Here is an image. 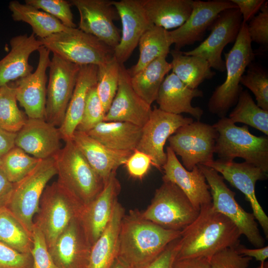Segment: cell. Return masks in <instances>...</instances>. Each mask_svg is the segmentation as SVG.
<instances>
[{
  "mask_svg": "<svg viewBox=\"0 0 268 268\" xmlns=\"http://www.w3.org/2000/svg\"><path fill=\"white\" fill-rule=\"evenodd\" d=\"M49 67L45 120L59 127L65 118L80 66L53 54Z\"/></svg>",
  "mask_w": 268,
  "mask_h": 268,
  "instance_id": "7c38bea8",
  "label": "cell"
},
{
  "mask_svg": "<svg viewBox=\"0 0 268 268\" xmlns=\"http://www.w3.org/2000/svg\"><path fill=\"white\" fill-rule=\"evenodd\" d=\"M1 158L0 157V167L1 166Z\"/></svg>",
  "mask_w": 268,
  "mask_h": 268,
  "instance_id": "680465c9",
  "label": "cell"
},
{
  "mask_svg": "<svg viewBox=\"0 0 268 268\" xmlns=\"http://www.w3.org/2000/svg\"><path fill=\"white\" fill-rule=\"evenodd\" d=\"M203 95L201 90L188 87L171 72L163 81L155 101L158 108L163 111L176 115L188 113L200 121L203 111L199 107L193 106L192 101Z\"/></svg>",
  "mask_w": 268,
  "mask_h": 268,
  "instance_id": "484cf974",
  "label": "cell"
},
{
  "mask_svg": "<svg viewBox=\"0 0 268 268\" xmlns=\"http://www.w3.org/2000/svg\"><path fill=\"white\" fill-rule=\"evenodd\" d=\"M111 268H129L117 258L113 263Z\"/></svg>",
  "mask_w": 268,
  "mask_h": 268,
  "instance_id": "9f6ffc18",
  "label": "cell"
},
{
  "mask_svg": "<svg viewBox=\"0 0 268 268\" xmlns=\"http://www.w3.org/2000/svg\"><path fill=\"white\" fill-rule=\"evenodd\" d=\"M0 242L25 254L32 246V234L6 206L0 208Z\"/></svg>",
  "mask_w": 268,
  "mask_h": 268,
  "instance_id": "d590c367",
  "label": "cell"
},
{
  "mask_svg": "<svg viewBox=\"0 0 268 268\" xmlns=\"http://www.w3.org/2000/svg\"><path fill=\"white\" fill-rule=\"evenodd\" d=\"M38 51L39 61L35 71L16 80L14 87L17 100L28 118L45 120L46 71L51 62L50 51L44 46Z\"/></svg>",
  "mask_w": 268,
  "mask_h": 268,
  "instance_id": "ac0fdd59",
  "label": "cell"
},
{
  "mask_svg": "<svg viewBox=\"0 0 268 268\" xmlns=\"http://www.w3.org/2000/svg\"><path fill=\"white\" fill-rule=\"evenodd\" d=\"M97 66H80L65 118L59 127L62 138L65 141L71 139L73 133L81 120L88 92L97 84Z\"/></svg>",
  "mask_w": 268,
  "mask_h": 268,
  "instance_id": "83f0119b",
  "label": "cell"
},
{
  "mask_svg": "<svg viewBox=\"0 0 268 268\" xmlns=\"http://www.w3.org/2000/svg\"><path fill=\"white\" fill-rule=\"evenodd\" d=\"M261 11L247 23V30L252 42L266 46L268 43V6L265 1Z\"/></svg>",
  "mask_w": 268,
  "mask_h": 268,
  "instance_id": "bcb514c9",
  "label": "cell"
},
{
  "mask_svg": "<svg viewBox=\"0 0 268 268\" xmlns=\"http://www.w3.org/2000/svg\"><path fill=\"white\" fill-rule=\"evenodd\" d=\"M181 231L164 228L131 211L121 221L117 258L129 268H139L157 257Z\"/></svg>",
  "mask_w": 268,
  "mask_h": 268,
  "instance_id": "7a4b0ae2",
  "label": "cell"
},
{
  "mask_svg": "<svg viewBox=\"0 0 268 268\" xmlns=\"http://www.w3.org/2000/svg\"><path fill=\"white\" fill-rule=\"evenodd\" d=\"M166 161L162 167L163 181L176 185L198 211L202 206L211 203L209 186L199 167L196 165L192 170H187L169 146L166 147Z\"/></svg>",
  "mask_w": 268,
  "mask_h": 268,
  "instance_id": "44dd1931",
  "label": "cell"
},
{
  "mask_svg": "<svg viewBox=\"0 0 268 268\" xmlns=\"http://www.w3.org/2000/svg\"><path fill=\"white\" fill-rule=\"evenodd\" d=\"M247 73L240 80V84L249 89L255 95L257 105L268 111V75L259 66L249 65Z\"/></svg>",
  "mask_w": 268,
  "mask_h": 268,
  "instance_id": "60d3db41",
  "label": "cell"
},
{
  "mask_svg": "<svg viewBox=\"0 0 268 268\" xmlns=\"http://www.w3.org/2000/svg\"><path fill=\"white\" fill-rule=\"evenodd\" d=\"M120 65L113 57L107 63L97 67V92L105 114L117 91Z\"/></svg>",
  "mask_w": 268,
  "mask_h": 268,
  "instance_id": "ab89813d",
  "label": "cell"
},
{
  "mask_svg": "<svg viewBox=\"0 0 268 268\" xmlns=\"http://www.w3.org/2000/svg\"><path fill=\"white\" fill-rule=\"evenodd\" d=\"M237 8L230 0H193L191 13L187 20L179 27L169 31V37L175 49L201 41L206 30L210 27L219 14L229 8Z\"/></svg>",
  "mask_w": 268,
  "mask_h": 268,
  "instance_id": "e0dca14e",
  "label": "cell"
},
{
  "mask_svg": "<svg viewBox=\"0 0 268 268\" xmlns=\"http://www.w3.org/2000/svg\"><path fill=\"white\" fill-rule=\"evenodd\" d=\"M224 57L226 79L216 87L208 103L209 111L220 118L225 117L230 108L236 104L242 91L241 79L255 58L247 23L242 22L233 47Z\"/></svg>",
  "mask_w": 268,
  "mask_h": 268,
  "instance_id": "3957f363",
  "label": "cell"
},
{
  "mask_svg": "<svg viewBox=\"0 0 268 268\" xmlns=\"http://www.w3.org/2000/svg\"><path fill=\"white\" fill-rule=\"evenodd\" d=\"M121 20L122 31L120 41L114 49V57L124 64L138 44L143 34L153 25L149 21L142 0L113 1Z\"/></svg>",
  "mask_w": 268,
  "mask_h": 268,
  "instance_id": "d6986e66",
  "label": "cell"
},
{
  "mask_svg": "<svg viewBox=\"0 0 268 268\" xmlns=\"http://www.w3.org/2000/svg\"><path fill=\"white\" fill-rule=\"evenodd\" d=\"M8 8L13 20L29 24L33 33L39 39H44L56 33L67 32L72 28L66 27L50 14L26 3L12 0L9 2Z\"/></svg>",
  "mask_w": 268,
  "mask_h": 268,
  "instance_id": "1f68e13d",
  "label": "cell"
},
{
  "mask_svg": "<svg viewBox=\"0 0 268 268\" xmlns=\"http://www.w3.org/2000/svg\"><path fill=\"white\" fill-rule=\"evenodd\" d=\"M0 168L14 184L28 175L41 160L15 146L1 158Z\"/></svg>",
  "mask_w": 268,
  "mask_h": 268,
  "instance_id": "f35d334b",
  "label": "cell"
},
{
  "mask_svg": "<svg viewBox=\"0 0 268 268\" xmlns=\"http://www.w3.org/2000/svg\"><path fill=\"white\" fill-rule=\"evenodd\" d=\"M228 118L235 124H244L268 135V111L259 107L247 90L241 91Z\"/></svg>",
  "mask_w": 268,
  "mask_h": 268,
  "instance_id": "8d00e7d4",
  "label": "cell"
},
{
  "mask_svg": "<svg viewBox=\"0 0 268 268\" xmlns=\"http://www.w3.org/2000/svg\"><path fill=\"white\" fill-rule=\"evenodd\" d=\"M32 246L30 254L33 268H60L51 255L45 237L34 224L32 232Z\"/></svg>",
  "mask_w": 268,
  "mask_h": 268,
  "instance_id": "ee69618b",
  "label": "cell"
},
{
  "mask_svg": "<svg viewBox=\"0 0 268 268\" xmlns=\"http://www.w3.org/2000/svg\"><path fill=\"white\" fill-rule=\"evenodd\" d=\"M54 158L58 182L85 207L99 195L105 183L71 139L65 141Z\"/></svg>",
  "mask_w": 268,
  "mask_h": 268,
  "instance_id": "277c9868",
  "label": "cell"
},
{
  "mask_svg": "<svg viewBox=\"0 0 268 268\" xmlns=\"http://www.w3.org/2000/svg\"><path fill=\"white\" fill-rule=\"evenodd\" d=\"M53 54L79 66L102 65L114 57V49L94 36L78 28L39 39Z\"/></svg>",
  "mask_w": 268,
  "mask_h": 268,
  "instance_id": "ba28073f",
  "label": "cell"
},
{
  "mask_svg": "<svg viewBox=\"0 0 268 268\" xmlns=\"http://www.w3.org/2000/svg\"><path fill=\"white\" fill-rule=\"evenodd\" d=\"M0 268H33L31 255L19 252L0 242Z\"/></svg>",
  "mask_w": 268,
  "mask_h": 268,
  "instance_id": "7dc6e473",
  "label": "cell"
},
{
  "mask_svg": "<svg viewBox=\"0 0 268 268\" xmlns=\"http://www.w3.org/2000/svg\"><path fill=\"white\" fill-rule=\"evenodd\" d=\"M201 169L209 186L212 205L216 211L229 218L249 242L256 248L264 247L265 240L253 213L245 211L236 201L235 193L226 185L222 176L216 170L202 164Z\"/></svg>",
  "mask_w": 268,
  "mask_h": 268,
  "instance_id": "30bf717a",
  "label": "cell"
},
{
  "mask_svg": "<svg viewBox=\"0 0 268 268\" xmlns=\"http://www.w3.org/2000/svg\"><path fill=\"white\" fill-rule=\"evenodd\" d=\"M25 2L53 16L67 27H76L70 1L66 0H25Z\"/></svg>",
  "mask_w": 268,
  "mask_h": 268,
  "instance_id": "7bdbcfd3",
  "label": "cell"
},
{
  "mask_svg": "<svg viewBox=\"0 0 268 268\" xmlns=\"http://www.w3.org/2000/svg\"><path fill=\"white\" fill-rule=\"evenodd\" d=\"M151 110V105L134 90L127 69L120 64L117 91L104 121L125 122L142 127Z\"/></svg>",
  "mask_w": 268,
  "mask_h": 268,
  "instance_id": "ffe728a7",
  "label": "cell"
},
{
  "mask_svg": "<svg viewBox=\"0 0 268 268\" xmlns=\"http://www.w3.org/2000/svg\"><path fill=\"white\" fill-rule=\"evenodd\" d=\"M237 250L240 254L243 256L254 258L257 261H260L261 267H264L265 262L268 258V246L256 249H249L239 245Z\"/></svg>",
  "mask_w": 268,
  "mask_h": 268,
  "instance_id": "f5cc1de1",
  "label": "cell"
},
{
  "mask_svg": "<svg viewBox=\"0 0 268 268\" xmlns=\"http://www.w3.org/2000/svg\"><path fill=\"white\" fill-rule=\"evenodd\" d=\"M251 260L240 254L237 248H228L215 254L209 263L210 268H247Z\"/></svg>",
  "mask_w": 268,
  "mask_h": 268,
  "instance_id": "f6af8a7d",
  "label": "cell"
},
{
  "mask_svg": "<svg viewBox=\"0 0 268 268\" xmlns=\"http://www.w3.org/2000/svg\"><path fill=\"white\" fill-rule=\"evenodd\" d=\"M13 184L0 168V208L6 206L11 196Z\"/></svg>",
  "mask_w": 268,
  "mask_h": 268,
  "instance_id": "816d5d0a",
  "label": "cell"
},
{
  "mask_svg": "<svg viewBox=\"0 0 268 268\" xmlns=\"http://www.w3.org/2000/svg\"><path fill=\"white\" fill-rule=\"evenodd\" d=\"M10 45V51L0 60V87L31 73L33 68L29 64V57L43 46L33 33L12 37Z\"/></svg>",
  "mask_w": 268,
  "mask_h": 268,
  "instance_id": "4316f807",
  "label": "cell"
},
{
  "mask_svg": "<svg viewBox=\"0 0 268 268\" xmlns=\"http://www.w3.org/2000/svg\"><path fill=\"white\" fill-rule=\"evenodd\" d=\"M172 268H210V267L208 260L197 258L175 260Z\"/></svg>",
  "mask_w": 268,
  "mask_h": 268,
  "instance_id": "11a10c76",
  "label": "cell"
},
{
  "mask_svg": "<svg viewBox=\"0 0 268 268\" xmlns=\"http://www.w3.org/2000/svg\"><path fill=\"white\" fill-rule=\"evenodd\" d=\"M56 175L53 156L41 160L28 175L13 184L6 207L31 234L33 218L38 211L43 192L49 181Z\"/></svg>",
  "mask_w": 268,
  "mask_h": 268,
  "instance_id": "9c48e42d",
  "label": "cell"
},
{
  "mask_svg": "<svg viewBox=\"0 0 268 268\" xmlns=\"http://www.w3.org/2000/svg\"><path fill=\"white\" fill-rule=\"evenodd\" d=\"M241 234L227 217L216 211L212 203L202 206L196 219L181 231L175 260L203 258L208 261L228 248H237Z\"/></svg>",
  "mask_w": 268,
  "mask_h": 268,
  "instance_id": "6da1fadb",
  "label": "cell"
},
{
  "mask_svg": "<svg viewBox=\"0 0 268 268\" xmlns=\"http://www.w3.org/2000/svg\"><path fill=\"white\" fill-rule=\"evenodd\" d=\"M202 165L216 170L224 179L245 195L252 207V213L268 238V217L259 202L255 192L256 182L266 180L268 173L246 162H225L217 159Z\"/></svg>",
  "mask_w": 268,
  "mask_h": 268,
  "instance_id": "9a60e30c",
  "label": "cell"
},
{
  "mask_svg": "<svg viewBox=\"0 0 268 268\" xmlns=\"http://www.w3.org/2000/svg\"><path fill=\"white\" fill-rule=\"evenodd\" d=\"M142 127L125 122L103 121L87 134L106 146L119 151L136 149Z\"/></svg>",
  "mask_w": 268,
  "mask_h": 268,
  "instance_id": "f546056e",
  "label": "cell"
},
{
  "mask_svg": "<svg viewBox=\"0 0 268 268\" xmlns=\"http://www.w3.org/2000/svg\"><path fill=\"white\" fill-rule=\"evenodd\" d=\"M16 133L8 132L0 127V157L15 146Z\"/></svg>",
  "mask_w": 268,
  "mask_h": 268,
  "instance_id": "db71d44e",
  "label": "cell"
},
{
  "mask_svg": "<svg viewBox=\"0 0 268 268\" xmlns=\"http://www.w3.org/2000/svg\"><path fill=\"white\" fill-rule=\"evenodd\" d=\"M150 22L166 30L181 26L189 17L192 0H142Z\"/></svg>",
  "mask_w": 268,
  "mask_h": 268,
  "instance_id": "4dcf8cb0",
  "label": "cell"
},
{
  "mask_svg": "<svg viewBox=\"0 0 268 268\" xmlns=\"http://www.w3.org/2000/svg\"><path fill=\"white\" fill-rule=\"evenodd\" d=\"M17 101L14 86L8 83L0 87V127L14 133L22 128L27 120Z\"/></svg>",
  "mask_w": 268,
  "mask_h": 268,
  "instance_id": "74e56055",
  "label": "cell"
},
{
  "mask_svg": "<svg viewBox=\"0 0 268 268\" xmlns=\"http://www.w3.org/2000/svg\"><path fill=\"white\" fill-rule=\"evenodd\" d=\"M218 135L213 125L197 121L179 128L168 141L176 156L181 157L183 166L191 171L214 160Z\"/></svg>",
  "mask_w": 268,
  "mask_h": 268,
  "instance_id": "8fae6325",
  "label": "cell"
},
{
  "mask_svg": "<svg viewBox=\"0 0 268 268\" xmlns=\"http://www.w3.org/2000/svg\"><path fill=\"white\" fill-rule=\"evenodd\" d=\"M236 5L242 17V22H249L261 9L265 0H230Z\"/></svg>",
  "mask_w": 268,
  "mask_h": 268,
  "instance_id": "f907efd6",
  "label": "cell"
},
{
  "mask_svg": "<svg viewBox=\"0 0 268 268\" xmlns=\"http://www.w3.org/2000/svg\"><path fill=\"white\" fill-rule=\"evenodd\" d=\"M105 114L97 94L96 84L88 92L83 115L75 131L87 133L104 121Z\"/></svg>",
  "mask_w": 268,
  "mask_h": 268,
  "instance_id": "b9f144b4",
  "label": "cell"
},
{
  "mask_svg": "<svg viewBox=\"0 0 268 268\" xmlns=\"http://www.w3.org/2000/svg\"><path fill=\"white\" fill-rule=\"evenodd\" d=\"M257 268H268V263H265L263 267L259 266Z\"/></svg>",
  "mask_w": 268,
  "mask_h": 268,
  "instance_id": "6f0895ef",
  "label": "cell"
},
{
  "mask_svg": "<svg viewBox=\"0 0 268 268\" xmlns=\"http://www.w3.org/2000/svg\"><path fill=\"white\" fill-rule=\"evenodd\" d=\"M71 140L95 172L106 183L112 173L124 165L134 151L109 148L87 133L75 131Z\"/></svg>",
  "mask_w": 268,
  "mask_h": 268,
  "instance_id": "d4e9b609",
  "label": "cell"
},
{
  "mask_svg": "<svg viewBox=\"0 0 268 268\" xmlns=\"http://www.w3.org/2000/svg\"><path fill=\"white\" fill-rule=\"evenodd\" d=\"M172 71L187 86L197 89L205 80L212 78L215 72L208 62L200 57L185 55L182 51L173 49Z\"/></svg>",
  "mask_w": 268,
  "mask_h": 268,
  "instance_id": "836d02e7",
  "label": "cell"
},
{
  "mask_svg": "<svg viewBox=\"0 0 268 268\" xmlns=\"http://www.w3.org/2000/svg\"><path fill=\"white\" fill-rule=\"evenodd\" d=\"M120 190L121 185L114 172L105 183L101 193L85 206L80 214L79 220L91 246L109 223Z\"/></svg>",
  "mask_w": 268,
  "mask_h": 268,
  "instance_id": "603a6c76",
  "label": "cell"
},
{
  "mask_svg": "<svg viewBox=\"0 0 268 268\" xmlns=\"http://www.w3.org/2000/svg\"><path fill=\"white\" fill-rule=\"evenodd\" d=\"M213 126L218 134L214 150L218 159L232 162L241 158L268 173V136H256L249 132L248 126L238 127L226 116Z\"/></svg>",
  "mask_w": 268,
  "mask_h": 268,
  "instance_id": "5b68a950",
  "label": "cell"
},
{
  "mask_svg": "<svg viewBox=\"0 0 268 268\" xmlns=\"http://www.w3.org/2000/svg\"><path fill=\"white\" fill-rule=\"evenodd\" d=\"M124 165L130 176L141 180L149 170L152 162L149 155L136 149L128 158Z\"/></svg>",
  "mask_w": 268,
  "mask_h": 268,
  "instance_id": "c3c4849f",
  "label": "cell"
},
{
  "mask_svg": "<svg viewBox=\"0 0 268 268\" xmlns=\"http://www.w3.org/2000/svg\"><path fill=\"white\" fill-rule=\"evenodd\" d=\"M166 56L159 57L141 70L131 76V82L135 92L151 105L156 101L161 85L172 69L171 63Z\"/></svg>",
  "mask_w": 268,
  "mask_h": 268,
  "instance_id": "d6a6232c",
  "label": "cell"
},
{
  "mask_svg": "<svg viewBox=\"0 0 268 268\" xmlns=\"http://www.w3.org/2000/svg\"><path fill=\"white\" fill-rule=\"evenodd\" d=\"M242 23V15L238 8L226 9L219 14L211 25L207 38L195 49L183 53L202 58L211 68L223 72L225 65L222 58L223 50L227 44L235 41Z\"/></svg>",
  "mask_w": 268,
  "mask_h": 268,
  "instance_id": "5bb4252c",
  "label": "cell"
},
{
  "mask_svg": "<svg viewBox=\"0 0 268 268\" xmlns=\"http://www.w3.org/2000/svg\"><path fill=\"white\" fill-rule=\"evenodd\" d=\"M199 211L176 185L163 181L150 204L138 214L141 218L164 228L182 231L196 219Z\"/></svg>",
  "mask_w": 268,
  "mask_h": 268,
  "instance_id": "52a82bcc",
  "label": "cell"
},
{
  "mask_svg": "<svg viewBox=\"0 0 268 268\" xmlns=\"http://www.w3.org/2000/svg\"><path fill=\"white\" fill-rule=\"evenodd\" d=\"M172 45L169 30L152 26L139 39V59L135 65L127 69L130 76H133L154 60L162 56L167 57Z\"/></svg>",
  "mask_w": 268,
  "mask_h": 268,
  "instance_id": "e575fe53",
  "label": "cell"
},
{
  "mask_svg": "<svg viewBox=\"0 0 268 268\" xmlns=\"http://www.w3.org/2000/svg\"><path fill=\"white\" fill-rule=\"evenodd\" d=\"M61 139L59 128L45 119L28 118L16 133L15 146L42 160L57 154L61 148Z\"/></svg>",
  "mask_w": 268,
  "mask_h": 268,
  "instance_id": "7402d4cb",
  "label": "cell"
},
{
  "mask_svg": "<svg viewBox=\"0 0 268 268\" xmlns=\"http://www.w3.org/2000/svg\"><path fill=\"white\" fill-rule=\"evenodd\" d=\"M125 209L118 200L106 228L91 246L85 268H111L117 258L118 238Z\"/></svg>",
  "mask_w": 268,
  "mask_h": 268,
  "instance_id": "f1b7e54d",
  "label": "cell"
},
{
  "mask_svg": "<svg viewBox=\"0 0 268 268\" xmlns=\"http://www.w3.org/2000/svg\"><path fill=\"white\" fill-rule=\"evenodd\" d=\"M84 206L58 181L45 189L34 224L43 233L48 248Z\"/></svg>",
  "mask_w": 268,
  "mask_h": 268,
  "instance_id": "8992f818",
  "label": "cell"
},
{
  "mask_svg": "<svg viewBox=\"0 0 268 268\" xmlns=\"http://www.w3.org/2000/svg\"><path fill=\"white\" fill-rule=\"evenodd\" d=\"M91 248L79 218H76L61 233L49 250L60 268H85Z\"/></svg>",
  "mask_w": 268,
  "mask_h": 268,
  "instance_id": "cb8c5ba5",
  "label": "cell"
},
{
  "mask_svg": "<svg viewBox=\"0 0 268 268\" xmlns=\"http://www.w3.org/2000/svg\"><path fill=\"white\" fill-rule=\"evenodd\" d=\"M80 16L79 28L94 36L114 49L119 44L121 35L114 23L120 19L118 13L109 0H71Z\"/></svg>",
  "mask_w": 268,
  "mask_h": 268,
  "instance_id": "2e32d148",
  "label": "cell"
},
{
  "mask_svg": "<svg viewBox=\"0 0 268 268\" xmlns=\"http://www.w3.org/2000/svg\"><path fill=\"white\" fill-rule=\"evenodd\" d=\"M193 121L191 118L167 113L155 106L142 127L136 149L149 155L152 166L160 170L166 161L164 146L167 140L179 128Z\"/></svg>",
  "mask_w": 268,
  "mask_h": 268,
  "instance_id": "4fadbf2b",
  "label": "cell"
},
{
  "mask_svg": "<svg viewBox=\"0 0 268 268\" xmlns=\"http://www.w3.org/2000/svg\"><path fill=\"white\" fill-rule=\"evenodd\" d=\"M180 237L170 243L154 260L139 268H172L179 249Z\"/></svg>",
  "mask_w": 268,
  "mask_h": 268,
  "instance_id": "681fc988",
  "label": "cell"
}]
</instances>
